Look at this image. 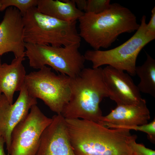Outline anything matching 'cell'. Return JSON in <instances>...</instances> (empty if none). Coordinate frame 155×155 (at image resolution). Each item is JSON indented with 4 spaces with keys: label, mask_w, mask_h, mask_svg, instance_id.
Segmentation results:
<instances>
[{
    "label": "cell",
    "mask_w": 155,
    "mask_h": 155,
    "mask_svg": "<svg viewBox=\"0 0 155 155\" xmlns=\"http://www.w3.org/2000/svg\"><path fill=\"white\" fill-rule=\"evenodd\" d=\"M65 120L70 143L76 155H134L131 144L137 136L131 134L130 130L108 128L81 119Z\"/></svg>",
    "instance_id": "obj_1"
},
{
    "label": "cell",
    "mask_w": 155,
    "mask_h": 155,
    "mask_svg": "<svg viewBox=\"0 0 155 155\" xmlns=\"http://www.w3.org/2000/svg\"><path fill=\"white\" fill-rule=\"evenodd\" d=\"M78 20L81 38L95 50L108 48L119 35L136 31L140 25L130 10L116 3L100 14L84 12Z\"/></svg>",
    "instance_id": "obj_2"
},
{
    "label": "cell",
    "mask_w": 155,
    "mask_h": 155,
    "mask_svg": "<svg viewBox=\"0 0 155 155\" xmlns=\"http://www.w3.org/2000/svg\"><path fill=\"white\" fill-rule=\"evenodd\" d=\"M70 96L61 114L65 119H81L99 123L102 117L99 105L109 97L102 68H84L76 76L71 78Z\"/></svg>",
    "instance_id": "obj_3"
},
{
    "label": "cell",
    "mask_w": 155,
    "mask_h": 155,
    "mask_svg": "<svg viewBox=\"0 0 155 155\" xmlns=\"http://www.w3.org/2000/svg\"><path fill=\"white\" fill-rule=\"evenodd\" d=\"M22 18L26 43L57 46L80 43L77 21L57 19L40 13L36 7L28 10Z\"/></svg>",
    "instance_id": "obj_4"
},
{
    "label": "cell",
    "mask_w": 155,
    "mask_h": 155,
    "mask_svg": "<svg viewBox=\"0 0 155 155\" xmlns=\"http://www.w3.org/2000/svg\"><path fill=\"white\" fill-rule=\"evenodd\" d=\"M146 16L143 15L135 33L120 45L112 49L102 51L88 50L84 56L86 60L91 62L92 68L107 65L117 69L125 71L131 75H135L136 61L143 48L155 38V35L148 30Z\"/></svg>",
    "instance_id": "obj_5"
},
{
    "label": "cell",
    "mask_w": 155,
    "mask_h": 155,
    "mask_svg": "<svg viewBox=\"0 0 155 155\" xmlns=\"http://www.w3.org/2000/svg\"><path fill=\"white\" fill-rule=\"evenodd\" d=\"M80 44L57 46L25 43V56L33 68L40 69L48 65L60 73L73 78L84 68L86 60L79 51Z\"/></svg>",
    "instance_id": "obj_6"
},
{
    "label": "cell",
    "mask_w": 155,
    "mask_h": 155,
    "mask_svg": "<svg viewBox=\"0 0 155 155\" xmlns=\"http://www.w3.org/2000/svg\"><path fill=\"white\" fill-rule=\"evenodd\" d=\"M70 78L56 74L45 66L26 74L24 85L31 96L41 100L56 114H61L70 99Z\"/></svg>",
    "instance_id": "obj_7"
},
{
    "label": "cell",
    "mask_w": 155,
    "mask_h": 155,
    "mask_svg": "<svg viewBox=\"0 0 155 155\" xmlns=\"http://www.w3.org/2000/svg\"><path fill=\"white\" fill-rule=\"evenodd\" d=\"M52 121L37 104L33 106L26 117L13 130L7 155H36L41 135Z\"/></svg>",
    "instance_id": "obj_8"
},
{
    "label": "cell",
    "mask_w": 155,
    "mask_h": 155,
    "mask_svg": "<svg viewBox=\"0 0 155 155\" xmlns=\"http://www.w3.org/2000/svg\"><path fill=\"white\" fill-rule=\"evenodd\" d=\"M37 103V99L29 94L24 84L16 101L12 104L9 103L4 94L0 95V137L5 142L7 155L13 130L26 117L31 107Z\"/></svg>",
    "instance_id": "obj_9"
},
{
    "label": "cell",
    "mask_w": 155,
    "mask_h": 155,
    "mask_svg": "<svg viewBox=\"0 0 155 155\" xmlns=\"http://www.w3.org/2000/svg\"><path fill=\"white\" fill-rule=\"evenodd\" d=\"M22 16L16 8L6 9L0 22V56L12 52L15 57L25 56Z\"/></svg>",
    "instance_id": "obj_10"
},
{
    "label": "cell",
    "mask_w": 155,
    "mask_h": 155,
    "mask_svg": "<svg viewBox=\"0 0 155 155\" xmlns=\"http://www.w3.org/2000/svg\"><path fill=\"white\" fill-rule=\"evenodd\" d=\"M124 71L109 66L102 68L109 97L117 105L137 104L142 99L140 92L129 74Z\"/></svg>",
    "instance_id": "obj_11"
},
{
    "label": "cell",
    "mask_w": 155,
    "mask_h": 155,
    "mask_svg": "<svg viewBox=\"0 0 155 155\" xmlns=\"http://www.w3.org/2000/svg\"><path fill=\"white\" fill-rule=\"evenodd\" d=\"M43 132L36 155H76L71 146L65 119L56 114Z\"/></svg>",
    "instance_id": "obj_12"
},
{
    "label": "cell",
    "mask_w": 155,
    "mask_h": 155,
    "mask_svg": "<svg viewBox=\"0 0 155 155\" xmlns=\"http://www.w3.org/2000/svg\"><path fill=\"white\" fill-rule=\"evenodd\" d=\"M150 118L146 100L142 98L137 104L117 105L105 116H102L99 123L111 128H123L145 125Z\"/></svg>",
    "instance_id": "obj_13"
},
{
    "label": "cell",
    "mask_w": 155,
    "mask_h": 155,
    "mask_svg": "<svg viewBox=\"0 0 155 155\" xmlns=\"http://www.w3.org/2000/svg\"><path fill=\"white\" fill-rule=\"evenodd\" d=\"M24 59V57H15L9 64L0 61V95L4 94L11 104L14 93L20 92L24 84L26 75L23 64Z\"/></svg>",
    "instance_id": "obj_14"
},
{
    "label": "cell",
    "mask_w": 155,
    "mask_h": 155,
    "mask_svg": "<svg viewBox=\"0 0 155 155\" xmlns=\"http://www.w3.org/2000/svg\"><path fill=\"white\" fill-rule=\"evenodd\" d=\"M38 10L45 15L62 21H77L84 14L73 0H38Z\"/></svg>",
    "instance_id": "obj_15"
},
{
    "label": "cell",
    "mask_w": 155,
    "mask_h": 155,
    "mask_svg": "<svg viewBox=\"0 0 155 155\" xmlns=\"http://www.w3.org/2000/svg\"><path fill=\"white\" fill-rule=\"evenodd\" d=\"M146 59L144 63L136 66L135 69L140 79L137 86L140 92L155 97V60L146 53Z\"/></svg>",
    "instance_id": "obj_16"
},
{
    "label": "cell",
    "mask_w": 155,
    "mask_h": 155,
    "mask_svg": "<svg viewBox=\"0 0 155 155\" xmlns=\"http://www.w3.org/2000/svg\"><path fill=\"white\" fill-rule=\"evenodd\" d=\"M2 11L10 7H14L20 11L22 16L31 8L37 6L38 0H1Z\"/></svg>",
    "instance_id": "obj_17"
},
{
    "label": "cell",
    "mask_w": 155,
    "mask_h": 155,
    "mask_svg": "<svg viewBox=\"0 0 155 155\" xmlns=\"http://www.w3.org/2000/svg\"><path fill=\"white\" fill-rule=\"evenodd\" d=\"M110 0H88L86 9L84 12L94 14L101 13L110 6Z\"/></svg>",
    "instance_id": "obj_18"
},
{
    "label": "cell",
    "mask_w": 155,
    "mask_h": 155,
    "mask_svg": "<svg viewBox=\"0 0 155 155\" xmlns=\"http://www.w3.org/2000/svg\"><path fill=\"white\" fill-rule=\"evenodd\" d=\"M131 148L134 155H155V151L146 147L143 144L133 142Z\"/></svg>",
    "instance_id": "obj_19"
},
{
    "label": "cell",
    "mask_w": 155,
    "mask_h": 155,
    "mask_svg": "<svg viewBox=\"0 0 155 155\" xmlns=\"http://www.w3.org/2000/svg\"><path fill=\"white\" fill-rule=\"evenodd\" d=\"M147 29L151 34L155 35V7L151 11V17L149 23L146 25Z\"/></svg>",
    "instance_id": "obj_20"
},
{
    "label": "cell",
    "mask_w": 155,
    "mask_h": 155,
    "mask_svg": "<svg viewBox=\"0 0 155 155\" xmlns=\"http://www.w3.org/2000/svg\"><path fill=\"white\" fill-rule=\"evenodd\" d=\"M77 8L80 10L85 11L86 9L87 5V0H73Z\"/></svg>",
    "instance_id": "obj_21"
},
{
    "label": "cell",
    "mask_w": 155,
    "mask_h": 155,
    "mask_svg": "<svg viewBox=\"0 0 155 155\" xmlns=\"http://www.w3.org/2000/svg\"><path fill=\"white\" fill-rule=\"evenodd\" d=\"M5 142L3 139L0 137V155H7L4 150Z\"/></svg>",
    "instance_id": "obj_22"
},
{
    "label": "cell",
    "mask_w": 155,
    "mask_h": 155,
    "mask_svg": "<svg viewBox=\"0 0 155 155\" xmlns=\"http://www.w3.org/2000/svg\"><path fill=\"white\" fill-rule=\"evenodd\" d=\"M2 7V5L1 0H0V11H1Z\"/></svg>",
    "instance_id": "obj_23"
}]
</instances>
